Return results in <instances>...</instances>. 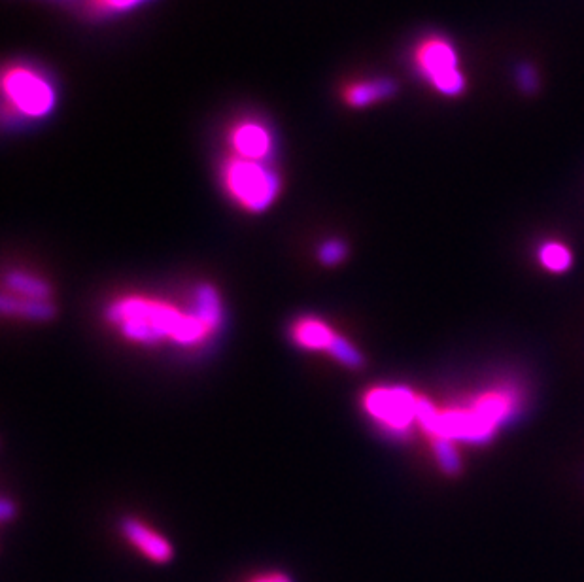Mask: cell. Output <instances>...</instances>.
Instances as JSON below:
<instances>
[{"instance_id":"obj_1","label":"cell","mask_w":584,"mask_h":582,"mask_svg":"<svg viewBox=\"0 0 584 582\" xmlns=\"http://www.w3.org/2000/svg\"><path fill=\"white\" fill-rule=\"evenodd\" d=\"M104 316L131 343L152 346L171 341L189 348L212 337L189 310L182 312L169 303L138 295L116 299L106 307Z\"/></svg>"},{"instance_id":"obj_2","label":"cell","mask_w":584,"mask_h":582,"mask_svg":"<svg viewBox=\"0 0 584 582\" xmlns=\"http://www.w3.org/2000/svg\"><path fill=\"white\" fill-rule=\"evenodd\" d=\"M220 174L227 195L254 214L265 212L273 205L282 189L278 172L265 165V161L229 155L222 163Z\"/></svg>"},{"instance_id":"obj_3","label":"cell","mask_w":584,"mask_h":582,"mask_svg":"<svg viewBox=\"0 0 584 582\" xmlns=\"http://www.w3.org/2000/svg\"><path fill=\"white\" fill-rule=\"evenodd\" d=\"M6 106L25 120H40L55 106V89L40 70L27 65H10L2 76Z\"/></svg>"},{"instance_id":"obj_4","label":"cell","mask_w":584,"mask_h":582,"mask_svg":"<svg viewBox=\"0 0 584 582\" xmlns=\"http://www.w3.org/2000/svg\"><path fill=\"white\" fill-rule=\"evenodd\" d=\"M414 65L420 76L445 97H460L465 91V76L460 70L454 46L441 38H424L414 50Z\"/></svg>"},{"instance_id":"obj_5","label":"cell","mask_w":584,"mask_h":582,"mask_svg":"<svg viewBox=\"0 0 584 582\" xmlns=\"http://www.w3.org/2000/svg\"><path fill=\"white\" fill-rule=\"evenodd\" d=\"M418 397L405 386L375 388L363 397L367 414L392 433H405L416 420Z\"/></svg>"},{"instance_id":"obj_6","label":"cell","mask_w":584,"mask_h":582,"mask_svg":"<svg viewBox=\"0 0 584 582\" xmlns=\"http://www.w3.org/2000/svg\"><path fill=\"white\" fill-rule=\"evenodd\" d=\"M229 146L233 155L252 161H265L273 154V133L271 129L256 118L235 121L229 127Z\"/></svg>"},{"instance_id":"obj_7","label":"cell","mask_w":584,"mask_h":582,"mask_svg":"<svg viewBox=\"0 0 584 582\" xmlns=\"http://www.w3.org/2000/svg\"><path fill=\"white\" fill-rule=\"evenodd\" d=\"M121 533L150 562H154V564H169L171 562L172 556H174L171 541L165 539L161 533L148 528L138 518H125L121 522Z\"/></svg>"},{"instance_id":"obj_8","label":"cell","mask_w":584,"mask_h":582,"mask_svg":"<svg viewBox=\"0 0 584 582\" xmlns=\"http://www.w3.org/2000/svg\"><path fill=\"white\" fill-rule=\"evenodd\" d=\"M188 310L203 326L207 327L210 335L218 333L224 326V301H222L220 291L216 290L212 284L203 282L195 288Z\"/></svg>"},{"instance_id":"obj_9","label":"cell","mask_w":584,"mask_h":582,"mask_svg":"<svg viewBox=\"0 0 584 582\" xmlns=\"http://www.w3.org/2000/svg\"><path fill=\"white\" fill-rule=\"evenodd\" d=\"M293 343L310 352L329 354L339 339V333L318 318H301L292 327Z\"/></svg>"},{"instance_id":"obj_10","label":"cell","mask_w":584,"mask_h":582,"mask_svg":"<svg viewBox=\"0 0 584 582\" xmlns=\"http://www.w3.org/2000/svg\"><path fill=\"white\" fill-rule=\"evenodd\" d=\"M397 86L394 80L378 78V80H361L348 84L343 89L344 103L352 108H365L371 104L390 99L396 95Z\"/></svg>"},{"instance_id":"obj_11","label":"cell","mask_w":584,"mask_h":582,"mask_svg":"<svg viewBox=\"0 0 584 582\" xmlns=\"http://www.w3.org/2000/svg\"><path fill=\"white\" fill-rule=\"evenodd\" d=\"M0 310L4 316H14V318H23V320H31V322H50L57 314V309L52 301L25 299V297L12 295L8 291L2 293Z\"/></svg>"},{"instance_id":"obj_12","label":"cell","mask_w":584,"mask_h":582,"mask_svg":"<svg viewBox=\"0 0 584 582\" xmlns=\"http://www.w3.org/2000/svg\"><path fill=\"white\" fill-rule=\"evenodd\" d=\"M4 291L25 299L40 301H50L52 297V286L46 280L21 269H12L4 274Z\"/></svg>"},{"instance_id":"obj_13","label":"cell","mask_w":584,"mask_h":582,"mask_svg":"<svg viewBox=\"0 0 584 582\" xmlns=\"http://www.w3.org/2000/svg\"><path fill=\"white\" fill-rule=\"evenodd\" d=\"M433 454L439 469L447 475V477H458L464 469V462L462 456L456 448V441L447 439V437H435L433 441Z\"/></svg>"},{"instance_id":"obj_14","label":"cell","mask_w":584,"mask_h":582,"mask_svg":"<svg viewBox=\"0 0 584 582\" xmlns=\"http://www.w3.org/2000/svg\"><path fill=\"white\" fill-rule=\"evenodd\" d=\"M539 261L550 273H566L573 265V254L560 242H547L539 248Z\"/></svg>"},{"instance_id":"obj_15","label":"cell","mask_w":584,"mask_h":582,"mask_svg":"<svg viewBox=\"0 0 584 582\" xmlns=\"http://www.w3.org/2000/svg\"><path fill=\"white\" fill-rule=\"evenodd\" d=\"M346 257H348V246L344 244L343 240L329 239L322 242L318 248V259L324 267L341 265Z\"/></svg>"},{"instance_id":"obj_16","label":"cell","mask_w":584,"mask_h":582,"mask_svg":"<svg viewBox=\"0 0 584 582\" xmlns=\"http://www.w3.org/2000/svg\"><path fill=\"white\" fill-rule=\"evenodd\" d=\"M441 412L435 409V405L431 403L430 399L426 397H418V405H416V420L420 422V426L426 429L428 433H435L437 424H439Z\"/></svg>"},{"instance_id":"obj_17","label":"cell","mask_w":584,"mask_h":582,"mask_svg":"<svg viewBox=\"0 0 584 582\" xmlns=\"http://www.w3.org/2000/svg\"><path fill=\"white\" fill-rule=\"evenodd\" d=\"M516 84L526 95H533L539 89V76L533 65L522 63L516 67Z\"/></svg>"},{"instance_id":"obj_18","label":"cell","mask_w":584,"mask_h":582,"mask_svg":"<svg viewBox=\"0 0 584 582\" xmlns=\"http://www.w3.org/2000/svg\"><path fill=\"white\" fill-rule=\"evenodd\" d=\"M144 0H93V8L103 12V14H116V12H125L138 6Z\"/></svg>"},{"instance_id":"obj_19","label":"cell","mask_w":584,"mask_h":582,"mask_svg":"<svg viewBox=\"0 0 584 582\" xmlns=\"http://www.w3.org/2000/svg\"><path fill=\"white\" fill-rule=\"evenodd\" d=\"M16 516V503L10 497H2L0 501V518L2 522H10Z\"/></svg>"},{"instance_id":"obj_20","label":"cell","mask_w":584,"mask_h":582,"mask_svg":"<svg viewBox=\"0 0 584 582\" xmlns=\"http://www.w3.org/2000/svg\"><path fill=\"white\" fill-rule=\"evenodd\" d=\"M271 582H292V579L284 573H271Z\"/></svg>"},{"instance_id":"obj_21","label":"cell","mask_w":584,"mask_h":582,"mask_svg":"<svg viewBox=\"0 0 584 582\" xmlns=\"http://www.w3.org/2000/svg\"><path fill=\"white\" fill-rule=\"evenodd\" d=\"M252 582H271V575H261V577L254 579Z\"/></svg>"}]
</instances>
